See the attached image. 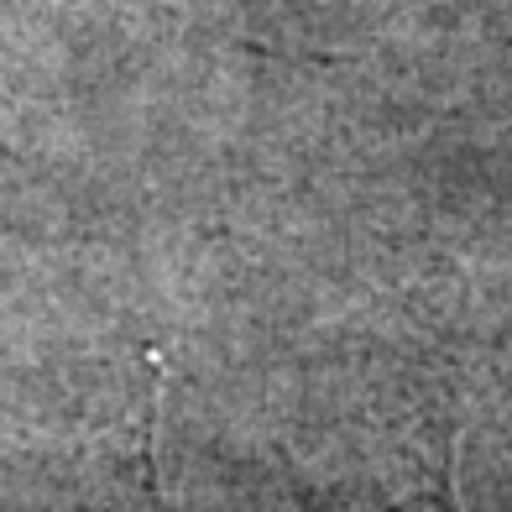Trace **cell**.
I'll use <instances>...</instances> for the list:
<instances>
[{"instance_id": "1", "label": "cell", "mask_w": 512, "mask_h": 512, "mask_svg": "<svg viewBox=\"0 0 512 512\" xmlns=\"http://www.w3.org/2000/svg\"><path fill=\"white\" fill-rule=\"evenodd\" d=\"M392 512H455V486H450V450L439 455V465L413 486V492L392 507Z\"/></svg>"}]
</instances>
